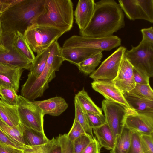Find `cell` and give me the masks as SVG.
I'll list each match as a JSON object with an SVG mask.
<instances>
[{
    "label": "cell",
    "mask_w": 153,
    "mask_h": 153,
    "mask_svg": "<svg viewBox=\"0 0 153 153\" xmlns=\"http://www.w3.org/2000/svg\"><path fill=\"white\" fill-rule=\"evenodd\" d=\"M95 2L94 0H79L74 12L75 22L79 31L88 26L94 13Z\"/></svg>",
    "instance_id": "obj_16"
},
{
    "label": "cell",
    "mask_w": 153,
    "mask_h": 153,
    "mask_svg": "<svg viewBox=\"0 0 153 153\" xmlns=\"http://www.w3.org/2000/svg\"><path fill=\"white\" fill-rule=\"evenodd\" d=\"M25 129V126L22 124L16 127L10 126L0 117V129L22 146L26 144L24 137Z\"/></svg>",
    "instance_id": "obj_24"
},
{
    "label": "cell",
    "mask_w": 153,
    "mask_h": 153,
    "mask_svg": "<svg viewBox=\"0 0 153 153\" xmlns=\"http://www.w3.org/2000/svg\"><path fill=\"white\" fill-rule=\"evenodd\" d=\"M123 94L130 108L138 112H153V101L140 97L129 93Z\"/></svg>",
    "instance_id": "obj_20"
},
{
    "label": "cell",
    "mask_w": 153,
    "mask_h": 153,
    "mask_svg": "<svg viewBox=\"0 0 153 153\" xmlns=\"http://www.w3.org/2000/svg\"><path fill=\"white\" fill-rule=\"evenodd\" d=\"M153 134H140V143L143 153H153Z\"/></svg>",
    "instance_id": "obj_36"
},
{
    "label": "cell",
    "mask_w": 153,
    "mask_h": 153,
    "mask_svg": "<svg viewBox=\"0 0 153 153\" xmlns=\"http://www.w3.org/2000/svg\"><path fill=\"white\" fill-rule=\"evenodd\" d=\"M23 70V69L16 68L7 72H0V87L13 89L17 93Z\"/></svg>",
    "instance_id": "obj_21"
},
{
    "label": "cell",
    "mask_w": 153,
    "mask_h": 153,
    "mask_svg": "<svg viewBox=\"0 0 153 153\" xmlns=\"http://www.w3.org/2000/svg\"><path fill=\"white\" fill-rule=\"evenodd\" d=\"M94 134L101 147L108 150H112L115 139L108 125L106 122L101 126L92 128Z\"/></svg>",
    "instance_id": "obj_19"
},
{
    "label": "cell",
    "mask_w": 153,
    "mask_h": 153,
    "mask_svg": "<svg viewBox=\"0 0 153 153\" xmlns=\"http://www.w3.org/2000/svg\"><path fill=\"white\" fill-rule=\"evenodd\" d=\"M18 96L17 92L13 89L0 87L1 100L9 105L17 106Z\"/></svg>",
    "instance_id": "obj_32"
},
{
    "label": "cell",
    "mask_w": 153,
    "mask_h": 153,
    "mask_svg": "<svg viewBox=\"0 0 153 153\" xmlns=\"http://www.w3.org/2000/svg\"><path fill=\"white\" fill-rule=\"evenodd\" d=\"M2 13H0V16H1Z\"/></svg>",
    "instance_id": "obj_49"
},
{
    "label": "cell",
    "mask_w": 153,
    "mask_h": 153,
    "mask_svg": "<svg viewBox=\"0 0 153 153\" xmlns=\"http://www.w3.org/2000/svg\"><path fill=\"white\" fill-rule=\"evenodd\" d=\"M0 117L6 124L12 127L19 126L21 123L17 106L9 105L0 100Z\"/></svg>",
    "instance_id": "obj_22"
},
{
    "label": "cell",
    "mask_w": 153,
    "mask_h": 153,
    "mask_svg": "<svg viewBox=\"0 0 153 153\" xmlns=\"http://www.w3.org/2000/svg\"><path fill=\"white\" fill-rule=\"evenodd\" d=\"M19 0H0V13H3Z\"/></svg>",
    "instance_id": "obj_44"
},
{
    "label": "cell",
    "mask_w": 153,
    "mask_h": 153,
    "mask_svg": "<svg viewBox=\"0 0 153 153\" xmlns=\"http://www.w3.org/2000/svg\"><path fill=\"white\" fill-rule=\"evenodd\" d=\"M14 33L3 34L0 40V63L15 68L30 70L32 64L13 43Z\"/></svg>",
    "instance_id": "obj_9"
},
{
    "label": "cell",
    "mask_w": 153,
    "mask_h": 153,
    "mask_svg": "<svg viewBox=\"0 0 153 153\" xmlns=\"http://www.w3.org/2000/svg\"><path fill=\"white\" fill-rule=\"evenodd\" d=\"M101 147L96 138H93L87 147L81 153H100Z\"/></svg>",
    "instance_id": "obj_41"
},
{
    "label": "cell",
    "mask_w": 153,
    "mask_h": 153,
    "mask_svg": "<svg viewBox=\"0 0 153 153\" xmlns=\"http://www.w3.org/2000/svg\"><path fill=\"white\" fill-rule=\"evenodd\" d=\"M74 18L71 0H45L43 10L33 24L53 27L65 33L72 28Z\"/></svg>",
    "instance_id": "obj_4"
},
{
    "label": "cell",
    "mask_w": 153,
    "mask_h": 153,
    "mask_svg": "<svg viewBox=\"0 0 153 153\" xmlns=\"http://www.w3.org/2000/svg\"><path fill=\"white\" fill-rule=\"evenodd\" d=\"M45 0H19L3 13L0 19L3 34L17 31L23 34L43 11Z\"/></svg>",
    "instance_id": "obj_2"
},
{
    "label": "cell",
    "mask_w": 153,
    "mask_h": 153,
    "mask_svg": "<svg viewBox=\"0 0 153 153\" xmlns=\"http://www.w3.org/2000/svg\"><path fill=\"white\" fill-rule=\"evenodd\" d=\"M25 127L24 137L26 144L31 146H37L45 144L49 140L44 131H38Z\"/></svg>",
    "instance_id": "obj_28"
},
{
    "label": "cell",
    "mask_w": 153,
    "mask_h": 153,
    "mask_svg": "<svg viewBox=\"0 0 153 153\" xmlns=\"http://www.w3.org/2000/svg\"><path fill=\"white\" fill-rule=\"evenodd\" d=\"M133 75L136 84H149L150 78L142 74L135 69H133Z\"/></svg>",
    "instance_id": "obj_42"
},
{
    "label": "cell",
    "mask_w": 153,
    "mask_h": 153,
    "mask_svg": "<svg viewBox=\"0 0 153 153\" xmlns=\"http://www.w3.org/2000/svg\"><path fill=\"white\" fill-rule=\"evenodd\" d=\"M132 132L125 125L120 134L115 139L113 149L110 153H127L130 146Z\"/></svg>",
    "instance_id": "obj_25"
},
{
    "label": "cell",
    "mask_w": 153,
    "mask_h": 153,
    "mask_svg": "<svg viewBox=\"0 0 153 153\" xmlns=\"http://www.w3.org/2000/svg\"><path fill=\"white\" fill-rule=\"evenodd\" d=\"M126 50L120 46L105 59L89 77L94 81L113 80L117 75Z\"/></svg>",
    "instance_id": "obj_10"
},
{
    "label": "cell",
    "mask_w": 153,
    "mask_h": 153,
    "mask_svg": "<svg viewBox=\"0 0 153 153\" xmlns=\"http://www.w3.org/2000/svg\"><path fill=\"white\" fill-rule=\"evenodd\" d=\"M101 50L82 47L61 48V53L65 61L77 66L89 57L100 52Z\"/></svg>",
    "instance_id": "obj_17"
},
{
    "label": "cell",
    "mask_w": 153,
    "mask_h": 153,
    "mask_svg": "<svg viewBox=\"0 0 153 153\" xmlns=\"http://www.w3.org/2000/svg\"><path fill=\"white\" fill-rule=\"evenodd\" d=\"M119 4L130 20L141 19L153 23V0H119Z\"/></svg>",
    "instance_id": "obj_11"
},
{
    "label": "cell",
    "mask_w": 153,
    "mask_h": 153,
    "mask_svg": "<svg viewBox=\"0 0 153 153\" xmlns=\"http://www.w3.org/2000/svg\"><path fill=\"white\" fill-rule=\"evenodd\" d=\"M93 137L87 134L77 138L73 143V153H81L91 142Z\"/></svg>",
    "instance_id": "obj_34"
},
{
    "label": "cell",
    "mask_w": 153,
    "mask_h": 153,
    "mask_svg": "<svg viewBox=\"0 0 153 153\" xmlns=\"http://www.w3.org/2000/svg\"><path fill=\"white\" fill-rule=\"evenodd\" d=\"M0 143L13 148L22 149L23 147L14 141L0 129Z\"/></svg>",
    "instance_id": "obj_40"
},
{
    "label": "cell",
    "mask_w": 153,
    "mask_h": 153,
    "mask_svg": "<svg viewBox=\"0 0 153 153\" xmlns=\"http://www.w3.org/2000/svg\"><path fill=\"white\" fill-rule=\"evenodd\" d=\"M124 56L133 68L149 78L153 76V43L142 40L136 47L126 50Z\"/></svg>",
    "instance_id": "obj_6"
},
{
    "label": "cell",
    "mask_w": 153,
    "mask_h": 153,
    "mask_svg": "<svg viewBox=\"0 0 153 153\" xmlns=\"http://www.w3.org/2000/svg\"><path fill=\"white\" fill-rule=\"evenodd\" d=\"M50 153H62L61 146L57 140L56 143L54 146Z\"/></svg>",
    "instance_id": "obj_47"
},
{
    "label": "cell",
    "mask_w": 153,
    "mask_h": 153,
    "mask_svg": "<svg viewBox=\"0 0 153 153\" xmlns=\"http://www.w3.org/2000/svg\"><path fill=\"white\" fill-rule=\"evenodd\" d=\"M0 153H24L23 150L0 143Z\"/></svg>",
    "instance_id": "obj_45"
},
{
    "label": "cell",
    "mask_w": 153,
    "mask_h": 153,
    "mask_svg": "<svg viewBox=\"0 0 153 153\" xmlns=\"http://www.w3.org/2000/svg\"><path fill=\"white\" fill-rule=\"evenodd\" d=\"M16 68L0 63V72H7L13 70Z\"/></svg>",
    "instance_id": "obj_46"
},
{
    "label": "cell",
    "mask_w": 153,
    "mask_h": 153,
    "mask_svg": "<svg viewBox=\"0 0 153 153\" xmlns=\"http://www.w3.org/2000/svg\"><path fill=\"white\" fill-rule=\"evenodd\" d=\"M74 104L75 110L74 119L79 123L86 133L94 138L92 128L90 125L87 113L75 98Z\"/></svg>",
    "instance_id": "obj_30"
},
{
    "label": "cell",
    "mask_w": 153,
    "mask_h": 153,
    "mask_svg": "<svg viewBox=\"0 0 153 153\" xmlns=\"http://www.w3.org/2000/svg\"><path fill=\"white\" fill-rule=\"evenodd\" d=\"M124 125L131 132L153 134V112H138L126 108Z\"/></svg>",
    "instance_id": "obj_12"
},
{
    "label": "cell",
    "mask_w": 153,
    "mask_h": 153,
    "mask_svg": "<svg viewBox=\"0 0 153 153\" xmlns=\"http://www.w3.org/2000/svg\"><path fill=\"white\" fill-rule=\"evenodd\" d=\"M49 53V47L37 54L32 63L27 79L34 80L38 78L43 71Z\"/></svg>",
    "instance_id": "obj_23"
},
{
    "label": "cell",
    "mask_w": 153,
    "mask_h": 153,
    "mask_svg": "<svg viewBox=\"0 0 153 153\" xmlns=\"http://www.w3.org/2000/svg\"><path fill=\"white\" fill-rule=\"evenodd\" d=\"M17 110L21 123L25 127L44 131V115L39 107L30 100L18 95Z\"/></svg>",
    "instance_id": "obj_8"
},
{
    "label": "cell",
    "mask_w": 153,
    "mask_h": 153,
    "mask_svg": "<svg viewBox=\"0 0 153 153\" xmlns=\"http://www.w3.org/2000/svg\"><path fill=\"white\" fill-rule=\"evenodd\" d=\"M56 143V138L53 137L46 143L41 145L31 146L25 144L23 146L22 150L24 153H50Z\"/></svg>",
    "instance_id": "obj_31"
},
{
    "label": "cell",
    "mask_w": 153,
    "mask_h": 153,
    "mask_svg": "<svg viewBox=\"0 0 153 153\" xmlns=\"http://www.w3.org/2000/svg\"><path fill=\"white\" fill-rule=\"evenodd\" d=\"M103 56L102 52H100L87 58L77 66L79 71L85 74H91L99 64Z\"/></svg>",
    "instance_id": "obj_29"
},
{
    "label": "cell",
    "mask_w": 153,
    "mask_h": 153,
    "mask_svg": "<svg viewBox=\"0 0 153 153\" xmlns=\"http://www.w3.org/2000/svg\"><path fill=\"white\" fill-rule=\"evenodd\" d=\"M87 115L90 125L92 128L100 127L106 122L105 116L103 114L98 115L87 113Z\"/></svg>",
    "instance_id": "obj_39"
},
{
    "label": "cell",
    "mask_w": 153,
    "mask_h": 153,
    "mask_svg": "<svg viewBox=\"0 0 153 153\" xmlns=\"http://www.w3.org/2000/svg\"><path fill=\"white\" fill-rule=\"evenodd\" d=\"M61 48L57 40L49 47V53L45 66L36 79H27L22 86L21 96L31 101L41 97L49 87V83L55 77L64 61L61 53Z\"/></svg>",
    "instance_id": "obj_3"
},
{
    "label": "cell",
    "mask_w": 153,
    "mask_h": 153,
    "mask_svg": "<svg viewBox=\"0 0 153 153\" xmlns=\"http://www.w3.org/2000/svg\"><path fill=\"white\" fill-rule=\"evenodd\" d=\"M13 42L14 45L19 53L32 63L35 56L23 34L18 31L14 33Z\"/></svg>",
    "instance_id": "obj_26"
},
{
    "label": "cell",
    "mask_w": 153,
    "mask_h": 153,
    "mask_svg": "<svg viewBox=\"0 0 153 153\" xmlns=\"http://www.w3.org/2000/svg\"><path fill=\"white\" fill-rule=\"evenodd\" d=\"M64 33L53 27L33 24L23 35L31 50L38 54L48 48Z\"/></svg>",
    "instance_id": "obj_5"
},
{
    "label": "cell",
    "mask_w": 153,
    "mask_h": 153,
    "mask_svg": "<svg viewBox=\"0 0 153 153\" xmlns=\"http://www.w3.org/2000/svg\"><path fill=\"white\" fill-rule=\"evenodd\" d=\"M128 93L140 97L153 101V91L149 84H136L134 87Z\"/></svg>",
    "instance_id": "obj_33"
},
{
    "label": "cell",
    "mask_w": 153,
    "mask_h": 153,
    "mask_svg": "<svg viewBox=\"0 0 153 153\" xmlns=\"http://www.w3.org/2000/svg\"><path fill=\"white\" fill-rule=\"evenodd\" d=\"M102 109L108 125L115 139L121 133L124 125L126 108L106 100L102 102Z\"/></svg>",
    "instance_id": "obj_13"
},
{
    "label": "cell",
    "mask_w": 153,
    "mask_h": 153,
    "mask_svg": "<svg viewBox=\"0 0 153 153\" xmlns=\"http://www.w3.org/2000/svg\"><path fill=\"white\" fill-rule=\"evenodd\" d=\"M87 134L79 123L75 119L71 128L66 134L68 138L72 142Z\"/></svg>",
    "instance_id": "obj_35"
},
{
    "label": "cell",
    "mask_w": 153,
    "mask_h": 153,
    "mask_svg": "<svg viewBox=\"0 0 153 153\" xmlns=\"http://www.w3.org/2000/svg\"><path fill=\"white\" fill-rule=\"evenodd\" d=\"M92 88L109 101L129 108L123 94L115 86L113 81L95 80L91 83Z\"/></svg>",
    "instance_id": "obj_14"
},
{
    "label": "cell",
    "mask_w": 153,
    "mask_h": 153,
    "mask_svg": "<svg viewBox=\"0 0 153 153\" xmlns=\"http://www.w3.org/2000/svg\"><path fill=\"white\" fill-rule=\"evenodd\" d=\"M140 134L132 132L131 144L127 153H143L140 139Z\"/></svg>",
    "instance_id": "obj_38"
},
{
    "label": "cell",
    "mask_w": 153,
    "mask_h": 153,
    "mask_svg": "<svg viewBox=\"0 0 153 153\" xmlns=\"http://www.w3.org/2000/svg\"><path fill=\"white\" fill-rule=\"evenodd\" d=\"M125 26L123 11L114 0L95 2L92 17L87 27L79 31L83 36L103 37L113 35Z\"/></svg>",
    "instance_id": "obj_1"
},
{
    "label": "cell",
    "mask_w": 153,
    "mask_h": 153,
    "mask_svg": "<svg viewBox=\"0 0 153 153\" xmlns=\"http://www.w3.org/2000/svg\"><path fill=\"white\" fill-rule=\"evenodd\" d=\"M121 42L120 38L113 35L95 37L74 35L65 41L62 48L82 47L110 51L120 45Z\"/></svg>",
    "instance_id": "obj_7"
},
{
    "label": "cell",
    "mask_w": 153,
    "mask_h": 153,
    "mask_svg": "<svg viewBox=\"0 0 153 153\" xmlns=\"http://www.w3.org/2000/svg\"><path fill=\"white\" fill-rule=\"evenodd\" d=\"M141 32L143 36L142 40L153 43V28L152 26L148 28L142 29Z\"/></svg>",
    "instance_id": "obj_43"
},
{
    "label": "cell",
    "mask_w": 153,
    "mask_h": 153,
    "mask_svg": "<svg viewBox=\"0 0 153 153\" xmlns=\"http://www.w3.org/2000/svg\"><path fill=\"white\" fill-rule=\"evenodd\" d=\"M133 68L124 56L115 78L112 80L115 86L123 94L128 93L135 87Z\"/></svg>",
    "instance_id": "obj_15"
},
{
    "label": "cell",
    "mask_w": 153,
    "mask_h": 153,
    "mask_svg": "<svg viewBox=\"0 0 153 153\" xmlns=\"http://www.w3.org/2000/svg\"><path fill=\"white\" fill-rule=\"evenodd\" d=\"M74 98L76 99L87 113L98 115L102 114V109L95 104L84 88L75 95Z\"/></svg>",
    "instance_id": "obj_27"
},
{
    "label": "cell",
    "mask_w": 153,
    "mask_h": 153,
    "mask_svg": "<svg viewBox=\"0 0 153 153\" xmlns=\"http://www.w3.org/2000/svg\"><path fill=\"white\" fill-rule=\"evenodd\" d=\"M32 102L39 107L44 115H60L68 107V105L65 100L59 96L42 101H32Z\"/></svg>",
    "instance_id": "obj_18"
},
{
    "label": "cell",
    "mask_w": 153,
    "mask_h": 153,
    "mask_svg": "<svg viewBox=\"0 0 153 153\" xmlns=\"http://www.w3.org/2000/svg\"><path fill=\"white\" fill-rule=\"evenodd\" d=\"M3 36V30L1 25V20L0 19V40Z\"/></svg>",
    "instance_id": "obj_48"
},
{
    "label": "cell",
    "mask_w": 153,
    "mask_h": 153,
    "mask_svg": "<svg viewBox=\"0 0 153 153\" xmlns=\"http://www.w3.org/2000/svg\"><path fill=\"white\" fill-rule=\"evenodd\" d=\"M62 149V153H73V143L67 137L66 134H59L56 137Z\"/></svg>",
    "instance_id": "obj_37"
}]
</instances>
